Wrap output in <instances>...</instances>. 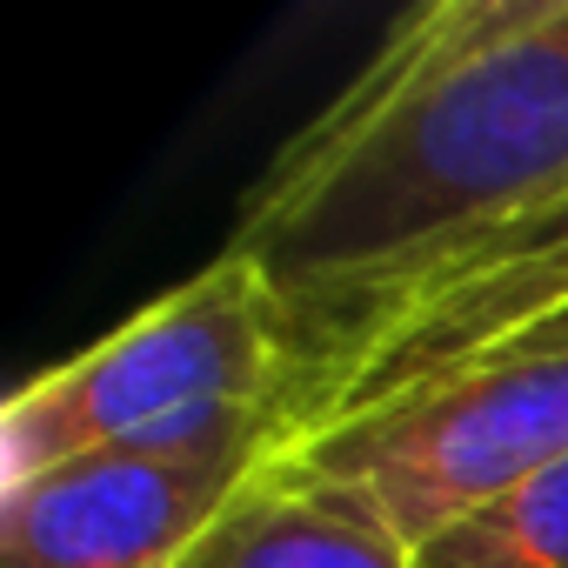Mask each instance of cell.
<instances>
[{
	"label": "cell",
	"mask_w": 568,
	"mask_h": 568,
	"mask_svg": "<svg viewBox=\"0 0 568 568\" xmlns=\"http://www.w3.org/2000/svg\"><path fill=\"white\" fill-rule=\"evenodd\" d=\"M555 194L568 0H435L267 161L227 254L267 281L302 395L428 274Z\"/></svg>",
	"instance_id": "cell-1"
},
{
	"label": "cell",
	"mask_w": 568,
	"mask_h": 568,
	"mask_svg": "<svg viewBox=\"0 0 568 568\" xmlns=\"http://www.w3.org/2000/svg\"><path fill=\"white\" fill-rule=\"evenodd\" d=\"M288 322L267 281L221 247L201 274L0 408V488L101 448H181L261 422L288 428Z\"/></svg>",
	"instance_id": "cell-2"
},
{
	"label": "cell",
	"mask_w": 568,
	"mask_h": 568,
	"mask_svg": "<svg viewBox=\"0 0 568 568\" xmlns=\"http://www.w3.org/2000/svg\"><path fill=\"white\" fill-rule=\"evenodd\" d=\"M288 475L375 508L408 548L568 462V355L448 375L355 422L281 442Z\"/></svg>",
	"instance_id": "cell-3"
},
{
	"label": "cell",
	"mask_w": 568,
	"mask_h": 568,
	"mask_svg": "<svg viewBox=\"0 0 568 568\" xmlns=\"http://www.w3.org/2000/svg\"><path fill=\"white\" fill-rule=\"evenodd\" d=\"M561 308H568V194L475 241L462 261L428 274L408 302H395L342 362H328L288 402V442L388 408L448 375L488 368Z\"/></svg>",
	"instance_id": "cell-4"
},
{
	"label": "cell",
	"mask_w": 568,
	"mask_h": 568,
	"mask_svg": "<svg viewBox=\"0 0 568 568\" xmlns=\"http://www.w3.org/2000/svg\"><path fill=\"white\" fill-rule=\"evenodd\" d=\"M261 422L181 448H101L0 488V568H181L207 521L281 455Z\"/></svg>",
	"instance_id": "cell-5"
},
{
	"label": "cell",
	"mask_w": 568,
	"mask_h": 568,
	"mask_svg": "<svg viewBox=\"0 0 568 568\" xmlns=\"http://www.w3.org/2000/svg\"><path fill=\"white\" fill-rule=\"evenodd\" d=\"M181 568H415V548L375 508L267 462L207 521Z\"/></svg>",
	"instance_id": "cell-6"
},
{
	"label": "cell",
	"mask_w": 568,
	"mask_h": 568,
	"mask_svg": "<svg viewBox=\"0 0 568 568\" xmlns=\"http://www.w3.org/2000/svg\"><path fill=\"white\" fill-rule=\"evenodd\" d=\"M415 568H568V462L422 541Z\"/></svg>",
	"instance_id": "cell-7"
},
{
	"label": "cell",
	"mask_w": 568,
	"mask_h": 568,
	"mask_svg": "<svg viewBox=\"0 0 568 568\" xmlns=\"http://www.w3.org/2000/svg\"><path fill=\"white\" fill-rule=\"evenodd\" d=\"M528 355H568V308L548 315L541 328H528V335H521L508 355H495V362H528ZM495 362H488V368H495Z\"/></svg>",
	"instance_id": "cell-8"
}]
</instances>
